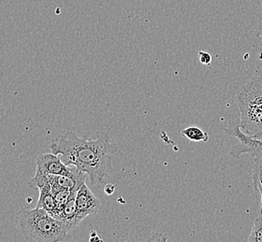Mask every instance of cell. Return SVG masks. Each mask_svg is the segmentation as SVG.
I'll use <instances>...</instances> for the list:
<instances>
[{
    "label": "cell",
    "mask_w": 262,
    "mask_h": 242,
    "mask_svg": "<svg viewBox=\"0 0 262 242\" xmlns=\"http://www.w3.org/2000/svg\"><path fill=\"white\" fill-rule=\"evenodd\" d=\"M260 210H262V209H260Z\"/></svg>",
    "instance_id": "obj_17"
},
{
    "label": "cell",
    "mask_w": 262,
    "mask_h": 242,
    "mask_svg": "<svg viewBox=\"0 0 262 242\" xmlns=\"http://www.w3.org/2000/svg\"><path fill=\"white\" fill-rule=\"evenodd\" d=\"M51 187H52L53 198H54L55 205H56V210L54 211V213H55L56 211H60L63 208V205L68 202V200H69V197L71 195L72 191H70L69 189H64V188H61V187H56V186H51Z\"/></svg>",
    "instance_id": "obj_11"
},
{
    "label": "cell",
    "mask_w": 262,
    "mask_h": 242,
    "mask_svg": "<svg viewBox=\"0 0 262 242\" xmlns=\"http://www.w3.org/2000/svg\"><path fill=\"white\" fill-rule=\"evenodd\" d=\"M225 132L229 136L236 138L239 142L230 152L232 158L238 159L242 155L248 154L254 159L252 179L254 187L256 188L262 174V139L248 136L242 132L239 126V120L231 121L229 126L226 128Z\"/></svg>",
    "instance_id": "obj_4"
},
{
    "label": "cell",
    "mask_w": 262,
    "mask_h": 242,
    "mask_svg": "<svg viewBox=\"0 0 262 242\" xmlns=\"http://www.w3.org/2000/svg\"><path fill=\"white\" fill-rule=\"evenodd\" d=\"M239 126L248 136L262 139V78H253L237 93Z\"/></svg>",
    "instance_id": "obj_3"
},
{
    "label": "cell",
    "mask_w": 262,
    "mask_h": 242,
    "mask_svg": "<svg viewBox=\"0 0 262 242\" xmlns=\"http://www.w3.org/2000/svg\"><path fill=\"white\" fill-rule=\"evenodd\" d=\"M77 192L78 191H72L68 202L63 205L60 211H56L53 215L58 220L63 222L70 232L78 227L82 222L78 214V209H77V203H76Z\"/></svg>",
    "instance_id": "obj_8"
},
{
    "label": "cell",
    "mask_w": 262,
    "mask_h": 242,
    "mask_svg": "<svg viewBox=\"0 0 262 242\" xmlns=\"http://www.w3.org/2000/svg\"><path fill=\"white\" fill-rule=\"evenodd\" d=\"M115 184H105V189H104V191H105V193L106 195H112V194L115 192Z\"/></svg>",
    "instance_id": "obj_14"
},
{
    "label": "cell",
    "mask_w": 262,
    "mask_h": 242,
    "mask_svg": "<svg viewBox=\"0 0 262 242\" xmlns=\"http://www.w3.org/2000/svg\"><path fill=\"white\" fill-rule=\"evenodd\" d=\"M200 57V62L205 64V65H210V63L212 62V55L210 53L206 52H199L198 53Z\"/></svg>",
    "instance_id": "obj_13"
},
{
    "label": "cell",
    "mask_w": 262,
    "mask_h": 242,
    "mask_svg": "<svg viewBox=\"0 0 262 242\" xmlns=\"http://www.w3.org/2000/svg\"><path fill=\"white\" fill-rule=\"evenodd\" d=\"M72 168L66 165L61 158L55 154H41L37 158V168L33 179L28 183V186L34 190H38L49 183L51 174H69Z\"/></svg>",
    "instance_id": "obj_5"
},
{
    "label": "cell",
    "mask_w": 262,
    "mask_h": 242,
    "mask_svg": "<svg viewBox=\"0 0 262 242\" xmlns=\"http://www.w3.org/2000/svg\"><path fill=\"white\" fill-rule=\"evenodd\" d=\"M87 176V174L75 167L69 174L49 175V183L51 186L61 187L70 191H78L80 186L85 184Z\"/></svg>",
    "instance_id": "obj_7"
},
{
    "label": "cell",
    "mask_w": 262,
    "mask_h": 242,
    "mask_svg": "<svg viewBox=\"0 0 262 242\" xmlns=\"http://www.w3.org/2000/svg\"><path fill=\"white\" fill-rule=\"evenodd\" d=\"M247 240L249 242L262 241V210H260L259 214L255 218L251 233Z\"/></svg>",
    "instance_id": "obj_12"
},
{
    "label": "cell",
    "mask_w": 262,
    "mask_h": 242,
    "mask_svg": "<svg viewBox=\"0 0 262 242\" xmlns=\"http://www.w3.org/2000/svg\"><path fill=\"white\" fill-rule=\"evenodd\" d=\"M255 189H256V191H258L259 194H260V209H262V174L261 176H260V179H259V182H258L257 187H256Z\"/></svg>",
    "instance_id": "obj_15"
},
{
    "label": "cell",
    "mask_w": 262,
    "mask_h": 242,
    "mask_svg": "<svg viewBox=\"0 0 262 242\" xmlns=\"http://www.w3.org/2000/svg\"><path fill=\"white\" fill-rule=\"evenodd\" d=\"M38 190H39V199L37 201V208L44 209L50 214L53 215L54 211L56 210V205H55V200L53 198L51 184L50 183H48Z\"/></svg>",
    "instance_id": "obj_9"
},
{
    "label": "cell",
    "mask_w": 262,
    "mask_h": 242,
    "mask_svg": "<svg viewBox=\"0 0 262 242\" xmlns=\"http://www.w3.org/2000/svg\"><path fill=\"white\" fill-rule=\"evenodd\" d=\"M49 148L53 154L61 156L66 165L87 174L92 185L102 184L106 176L113 174L112 157L119 150L110 135L103 132H98L95 140L67 132L51 142Z\"/></svg>",
    "instance_id": "obj_1"
},
{
    "label": "cell",
    "mask_w": 262,
    "mask_h": 242,
    "mask_svg": "<svg viewBox=\"0 0 262 242\" xmlns=\"http://www.w3.org/2000/svg\"><path fill=\"white\" fill-rule=\"evenodd\" d=\"M94 240H101L99 236L95 231L92 232V235H91V237H90V241H94Z\"/></svg>",
    "instance_id": "obj_16"
},
{
    "label": "cell",
    "mask_w": 262,
    "mask_h": 242,
    "mask_svg": "<svg viewBox=\"0 0 262 242\" xmlns=\"http://www.w3.org/2000/svg\"><path fill=\"white\" fill-rule=\"evenodd\" d=\"M184 136L193 142H207L209 139L208 133L198 127H189L181 132Z\"/></svg>",
    "instance_id": "obj_10"
},
{
    "label": "cell",
    "mask_w": 262,
    "mask_h": 242,
    "mask_svg": "<svg viewBox=\"0 0 262 242\" xmlns=\"http://www.w3.org/2000/svg\"><path fill=\"white\" fill-rule=\"evenodd\" d=\"M76 203L78 209V214L81 221L86 217L97 213L101 208V201L90 190L87 184H83L77 192Z\"/></svg>",
    "instance_id": "obj_6"
},
{
    "label": "cell",
    "mask_w": 262,
    "mask_h": 242,
    "mask_svg": "<svg viewBox=\"0 0 262 242\" xmlns=\"http://www.w3.org/2000/svg\"><path fill=\"white\" fill-rule=\"evenodd\" d=\"M15 224L21 235L32 241H63L70 233L63 222L37 207H21L16 214Z\"/></svg>",
    "instance_id": "obj_2"
}]
</instances>
